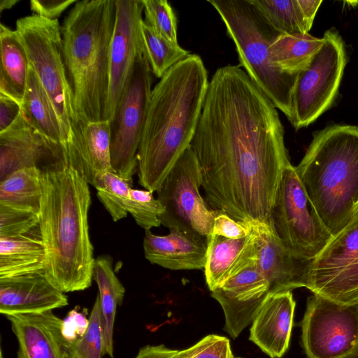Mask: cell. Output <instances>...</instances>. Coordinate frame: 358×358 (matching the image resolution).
<instances>
[{"instance_id": "cell-1", "label": "cell", "mask_w": 358, "mask_h": 358, "mask_svg": "<svg viewBox=\"0 0 358 358\" xmlns=\"http://www.w3.org/2000/svg\"><path fill=\"white\" fill-rule=\"evenodd\" d=\"M277 108L240 66L212 76L191 146L208 205L245 224H271L290 164Z\"/></svg>"}, {"instance_id": "cell-2", "label": "cell", "mask_w": 358, "mask_h": 358, "mask_svg": "<svg viewBox=\"0 0 358 358\" xmlns=\"http://www.w3.org/2000/svg\"><path fill=\"white\" fill-rule=\"evenodd\" d=\"M209 81L201 58L189 54L152 90L137 154L139 184L157 192L191 145Z\"/></svg>"}, {"instance_id": "cell-3", "label": "cell", "mask_w": 358, "mask_h": 358, "mask_svg": "<svg viewBox=\"0 0 358 358\" xmlns=\"http://www.w3.org/2000/svg\"><path fill=\"white\" fill-rule=\"evenodd\" d=\"M39 231L45 250L44 273L62 292L92 285L95 259L90 241L89 183L66 163L43 168Z\"/></svg>"}, {"instance_id": "cell-4", "label": "cell", "mask_w": 358, "mask_h": 358, "mask_svg": "<svg viewBox=\"0 0 358 358\" xmlns=\"http://www.w3.org/2000/svg\"><path fill=\"white\" fill-rule=\"evenodd\" d=\"M116 0L76 1L61 26L71 119L106 120Z\"/></svg>"}, {"instance_id": "cell-5", "label": "cell", "mask_w": 358, "mask_h": 358, "mask_svg": "<svg viewBox=\"0 0 358 358\" xmlns=\"http://www.w3.org/2000/svg\"><path fill=\"white\" fill-rule=\"evenodd\" d=\"M297 176L334 236L358 214V127L334 124L314 134Z\"/></svg>"}, {"instance_id": "cell-6", "label": "cell", "mask_w": 358, "mask_h": 358, "mask_svg": "<svg viewBox=\"0 0 358 358\" xmlns=\"http://www.w3.org/2000/svg\"><path fill=\"white\" fill-rule=\"evenodd\" d=\"M234 41L240 66L289 122L299 73L283 71L272 61L269 47L278 34L249 0H209Z\"/></svg>"}, {"instance_id": "cell-7", "label": "cell", "mask_w": 358, "mask_h": 358, "mask_svg": "<svg viewBox=\"0 0 358 358\" xmlns=\"http://www.w3.org/2000/svg\"><path fill=\"white\" fill-rule=\"evenodd\" d=\"M270 220L282 244L305 259H313L333 237L291 163L282 172Z\"/></svg>"}, {"instance_id": "cell-8", "label": "cell", "mask_w": 358, "mask_h": 358, "mask_svg": "<svg viewBox=\"0 0 358 358\" xmlns=\"http://www.w3.org/2000/svg\"><path fill=\"white\" fill-rule=\"evenodd\" d=\"M15 28L26 49L30 66L53 103L66 142L72 110L59 20L32 14L19 18Z\"/></svg>"}, {"instance_id": "cell-9", "label": "cell", "mask_w": 358, "mask_h": 358, "mask_svg": "<svg viewBox=\"0 0 358 358\" xmlns=\"http://www.w3.org/2000/svg\"><path fill=\"white\" fill-rule=\"evenodd\" d=\"M324 43L297 76L292 96L296 129L315 122L334 103L347 64L344 41L334 28L326 31Z\"/></svg>"}, {"instance_id": "cell-10", "label": "cell", "mask_w": 358, "mask_h": 358, "mask_svg": "<svg viewBox=\"0 0 358 358\" xmlns=\"http://www.w3.org/2000/svg\"><path fill=\"white\" fill-rule=\"evenodd\" d=\"M152 71L145 53L136 62L131 79L109 120L110 164L114 173L131 179L152 92Z\"/></svg>"}, {"instance_id": "cell-11", "label": "cell", "mask_w": 358, "mask_h": 358, "mask_svg": "<svg viewBox=\"0 0 358 358\" xmlns=\"http://www.w3.org/2000/svg\"><path fill=\"white\" fill-rule=\"evenodd\" d=\"M308 358H358V304H341L313 294L301 322Z\"/></svg>"}, {"instance_id": "cell-12", "label": "cell", "mask_w": 358, "mask_h": 358, "mask_svg": "<svg viewBox=\"0 0 358 358\" xmlns=\"http://www.w3.org/2000/svg\"><path fill=\"white\" fill-rule=\"evenodd\" d=\"M200 168L190 145L157 191V199L165 209L160 217L162 224L207 238L217 211L208 207L200 194Z\"/></svg>"}, {"instance_id": "cell-13", "label": "cell", "mask_w": 358, "mask_h": 358, "mask_svg": "<svg viewBox=\"0 0 358 358\" xmlns=\"http://www.w3.org/2000/svg\"><path fill=\"white\" fill-rule=\"evenodd\" d=\"M306 287L341 304H358V214L312 260Z\"/></svg>"}, {"instance_id": "cell-14", "label": "cell", "mask_w": 358, "mask_h": 358, "mask_svg": "<svg viewBox=\"0 0 358 358\" xmlns=\"http://www.w3.org/2000/svg\"><path fill=\"white\" fill-rule=\"evenodd\" d=\"M142 0H116V17L109 54L106 120L114 115L138 59L145 53L141 24Z\"/></svg>"}, {"instance_id": "cell-15", "label": "cell", "mask_w": 358, "mask_h": 358, "mask_svg": "<svg viewBox=\"0 0 358 358\" xmlns=\"http://www.w3.org/2000/svg\"><path fill=\"white\" fill-rule=\"evenodd\" d=\"M62 163L69 164L66 145L34 130L22 113L10 127L0 132V181L23 168L42 169Z\"/></svg>"}, {"instance_id": "cell-16", "label": "cell", "mask_w": 358, "mask_h": 358, "mask_svg": "<svg viewBox=\"0 0 358 358\" xmlns=\"http://www.w3.org/2000/svg\"><path fill=\"white\" fill-rule=\"evenodd\" d=\"M270 294L257 259L211 292L222 308L224 330L233 338L252 324Z\"/></svg>"}, {"instance_id": "cell-17", "label": "cell", "mask_w": 358, "mask_h": 358, "mask_svg": "<svg viewBox=\"0 0 358 358\" xmlns=\"http://www.w3.org/2000/svg\"><path fill=\"white\" fill-rule=\"evenodd\" d=\"M252 225L256 233L257 264L269 283L271 294L306 287L313 259L299 257L288 250L271 224Z\"/></svg>"}, {"instance_id": "cell-18", "label": "cell", "mask_w": 358, "mask_h": 358, "mask_svg": "<svg viewBox=\"0 0 358 358\" xmlns=\"http://www.w3.org/2000/svg\"><path fill=\"white\" fill-rule=\"evenodd\" d=\"M66 151L69 164L94 187L103 174L113 171L109 121L89 122L72 118Z\"/></svg>"}, {"instance_id": "cell-19", "label": "cell", "mask_w": 358, "mask_h": 358, "mask_svg": "<svg viewBox=\"0 0 358 358\" xmlns=\"http://www.w3.org/2000/svg\"><path fill=\"white\" fill-rule=\"evenodd\" d=\"M6 317L18 341L17 358H68L64 320L52 310Z\"/></svg>"}, {"instance_id": "cell-20", "label": "cell", "mask_w": 358, "mask_h": 358, "mask_svg": "<svg viewBox=\"0 0 358 358\" xmlns=\"http://www.w3.org/2000/svg\"><path fill=\"white\" fill-rule=\"evenodd\" d=\"M68 303L44 273L0 278V313L5 316L52 310Z\"/></svg>"}, {"instance_id": "cell-21", "label": "cell", "mask_w": 358, "mask_h": 358, "mask_svg": "<svg viewBox=\"0 0 358 358\" xmlns=\"http://www.w3.org/2000/svg\"><path fill=\"white\" fill-rule=\"evenodd\" d=\"M165 236L145 230V257L152 264L165 268L195 270L204 268L207 257L206 238L179 228H171Z\"/></svg>"}, {"instance_id": "cell-22", "label": "cell", "mask_w": 358, "mask_h": 358, "mask_svg": "<svg viewBox=\"0 0 358 358\" xmlns=\"http://www.w3.org/2000/svg\"><path fill=\"white\" fill-rule=\"evenodd\" d=\"M295 305L292 291L270 294L251 324L250 340L271 358L289 348Z\"/></svg>"}, {"instance_id": "cell-23", "label": "cell", "mask_w": 358, "mask_h": 358, "mask_svg": "<svg viewBox=\"0 0 358 358\" xmlns=\"http://www.w3.org/2000/svg\"><path fill=\"white\" fill-rule=\"evenodd\" d=\"M249 226V234L241 238L207 237L204 274L210 292L257 259L255 230L252 224Z\"/></svg>"}, {"instance_id": "cell-24", "label": "cell", "mask_w": 358, "mask_h": 358, "mask_svg": "<svg viewBox=\"0 0 358 358\" xmlns=\"http://www.w3.org/2000/svg\"><path fill=\"white\" fill-rule=\"evenodd\" d=\"M44 271L45 250L38 226L22 236L0 237V278Z\"/></svg>"}, {"instance_id": "cell-25", "label": "cell", "mask_w": 358, "mask_h": 358, "mask_svg": "<svg viewBox=\"0 0 358 358\" xmlns=\"http://www.w3.org/2000/svg\"><path fill=\"white\" fill-rule=\"evenodd\" d=\"M0 93L21 105L27 85L29 61L19 33L0 25Z\"/></svg>"}, {"instance_id": "cell-26", "label": "cell", "mask_w": 358, "mask_h": 358, "mask_svg": "<svg viewBox=\"0 0 358 358\" xmlns=\"http://www.w3.org/2000/svg\"><path fill=\"white\" fill-rule=\"evenodd\" d=\"M20 106L21 113L31 127L49 139L66 147L56 110L31 66L26 92Z\"/></svg>"}, {"instance_id": "cell-27", "label": "cell", "mask_w": 358, "mask_h": 358, "mask_svg": "<svg viewBox=\"0 0 358 358\" xmlns=\"http://www.w3.org/2000/svg\"><path fill=\"white\" fill-rule=\"evenodd\" d=\"M92 279L98 288L105 355L113 358V328L117 308L122 303L125 289L115 273L112 258L108 255L95 259Z\"/></svg>"}, {"instance_id": "cell-28", "label": "cell", "mask_w": 358, "mask_h": 358, "mask_svg": "<svg viewBox=\"0 0 358 358\" xmlns=\"http://www.w3.org/2000/svg\"><path fill=\"white\" fill-rule=\"evenodd\" d=\"M323 43V38L309 34H279L269 47L271 59L283 71L299 73L308 65Z\"/></svg>"}, {"instance_id": "cell-29", "label": "cell", "mask_w": 358, "mask_h": 358, "mask_svg": "<svg viewBox=\"0 0 358 358\" xmlns=\"http://www.w3.org/2000/svg\"><path fill=\"white\" fill-rule=\"evenodd\" d=\"M42 173L38 167L19 169L0 181V204L39 213Z\"/></svg>"}, {"instance_id": "cell-30", "label": "cell", "mask_w": 358, "mask_h": 358, "mask_svg": "<svg viewBox=\"0 0 358 358\" xmlns=\"http://www.w3.org/2000/svg\"><path fill=\"white\" fill-rule=\"evenodd\" d=\"M270 26L280 34H308L312 25L298 0H249Z\"/></svg>"}, {"instance_id": "cell-31", "label": "cell", "mask_w": 358, "mask_h": 358, "mask_svg": "<svg viewBox=\"0 0 358 358\" xmlns=\"http://www.w3.org/2000/svg\"><path fill=\"white\" fill-rule=\"evenodd\" d=\"M145 55L151 71L161 78L175 64L189 55V52L171 43L157 34L144 20L141 24Z\"/></svg>"}, {"instance_id": "cell-32", "label": "cell", "mask_w": 358, "mask_h": 358, "mask_svg": "<svg viewBox=\"0 0 358 358\" xmlns=\"http://www.w3.org/2000/svg\"><path fill=\"white\" fill-rule=\"evenodd\" d=\"M132 182V178L124 179L110 171L103 174L94 186L98 198L114 222L125 217L128 213L127 207Z\"/></svg>"}, {"instance_id": "cell-33", "label": "cell", "mask_w": 358, "mask_h": 358, "mask_svg": "<svg viewBox=\"0 0 358 358\" xmlns=\"http://www.w3.org/2000/svg\"><path fill=\"white\" fill-rule=\"evenodd\" d=\"M68 358H102L105 355L104 337L98 296L83 335L69 341Z\"/></svg>"}, {"instance_id": "cell-34", "label": "cell", "mask_w": 358, "mask_h": 358, "mask_svg": "<svg viewBox=\"0 0 358 358\" xmlns=\"http://www.w3.org/2000/svg\"><path fill=\"white\" fill-rule=\"evenodd\" d=\"M136 224L145 230L159 227L160 217L165 209L158 199L153 196V192L131 188L127 207Z\"/></svg>"}, {"instance_id": "cell-35", "label": "cell", "mask_w": 358, "mask_h": 358, "mask_svg": "<svg viewBox=\"0 0 358 358\" xmlns=\"http://www.w3.org/2000/svg\"><path fill=\"white\" fill-rule=\"evenodd\" d=\"M145 22L172 43L178 44L177 19L166 0H142Z\"/></svg>"}, {"instance_id": "cell-36", "label": "cell", "mask_w": 358, "mask_h": 358, "mask_svg": "<svg viewBox=\"0 0 358 358\" xmlns=\"http://www.w3.org/2000/svg\"><path fill=\"white\" fill-rule=\"evenodd\" d=\"M39 213L31 210L0 204V237L27 234L38 226Z\"/></svg>"}, {"instance_id": "cell-37", "label": "cell", "mask_w": 358, "mask_h": 358, "mask_svg": "<svg viewBox=\"0 0 358 358\" xmlns=\"http://www.w3.org/2000/svg\"><path fill=\"white\" fill-rule=\"evenodd\" d=\"M177 358H234V356L227 338L210 334L189 348L179 350Z\"/></svg>"}, {"instance_id": "cell-38", "label": "cell", "mask_w": 358, "mask_h": 358, "mask_svg": "<svg viewBox=\"0 0 358 358\" xmlns=\"http://www.w3.org/2000/svg\"><path fill=\"white\" fill-rule=\"evenodd\" d=\"M250 226L234 220L228 215L217 212L210 234L227 238H241L250 233Z\"/></svg>"}, {"instance_id": "cell-39", "label": "cell", "mask_w": 358, "mask_h": 358, "mask_svg": "<svg viewBox=\"0 0 358 358\" xmlns=\"http://www.w3.org/2000/svg\"><path fill=\"white\" fill-rule=\"evenodd\" d=\"M76 3L75 0H31L30 10L34 15L54 20H58L60 15L71 4Z\"/></svg>"}, {"instance_id": "cell-40", "label": "cell", "mask_w": 358, "mask_h": 358, "mask_svg": "<svg viewBox=\"0 0 358 358\" xmlns=\"http://www.w3.org/2000/svg\"><path fill=\"white\" fill-rule=\"evenodd\" d=\"M21 113V106L12 98L0 93V132L10 127Z\"/></svg>"}, {"instance_id": "cell-41", "label": "cell", "mask_w": 358, "mask_h": 358, "mask_svg": "<svg viewBox=\"0 0 358 358\" xmlns=\"http://www.w3.org/2000/svg\"><path fill=\"white\" fill-rule=\"evenodd\" d=\"M66 320H64V334L69 341L84 334L88 325V320L79 313L72 310Z\"/></svg>"}, {"instance_id": "cell-42", "label": "cell", "mask_w": 358, "mask_h": 358, "mask_svg": "<svg viewBox=\"0 0 358 358\" xmlns=\"http://www.w3.org/2000/svg\"><path fill=\"white\" fill-rule=\"evenodd\" d=\"M178 352L179 350L169 349L164 345H145L134 358H177Z\"/></svg>"}, {"instance_id": "cell-43", "label": "cell", "mask_w": 358, "mask_h": 358, "mask_svg": "<svg viewBox=\"0 0 358 358\" xmlns=\"http://www.w3.org/2000/svg\"><path fill=\"white\" fill-rule=\"evenodd\" d=\"M304 17L313 25L316 13L322 2L321 0H298Z\"/></svg>"}, {"instance_id": "cell-44", "label": "cell", "mask_w": 358, "mask_h": 358, "mask_svg": "<svg viewBox=\"0 0 358 358\" xmlns=\"http://www.w3.org/2000/svg\"><path fill=\"white\" fill-rule=\"evenodd\" d=\"M19 0H1L0 1V10L2 12L3 10L11 8L15 6Z\"/></svg>"}]
</instances>
